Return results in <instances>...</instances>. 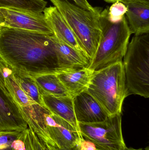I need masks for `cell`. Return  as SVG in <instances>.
<instances>
[{"label":"cell","mask_w":149,"mask_h":150,"mask_svg":"<svg viewBox=\"0 0 149 150\" xmlns=\"http://www.w3.org/2000/svg\"><path fill=\"white\" fill-rule=\"evenodd\" d=\"M42 95L43 104L45 107L79 130L78 122L74 113L73 98L69 96L57 97L43 92Z\"/></svg>","instance_id":"14"},{"label":"cell","mask_w":149,"mask_h":150,"mask_svg":"<svg viewBox=\"0 0 149 150\" xmlns=\"http://www.w3.org/2000/svg\"><path fill=\"white\" fill-rule=\"evenodd\" d=\"M56 40L54 34L1 26L0 57L15 72L31 77L73 69L60 66Z\"/></svg>","instance_id":"1"},{"label":"cell","mask_w":149,"mask_h":150,"mask_svg":"<svg viewBox=\"0 0 149 150\" xmlns=\"http://www.w3.org/2000/svg\"><path fill=\"white\" fill-rule=\"evenodd\" d=\"M109 7L100 14L101 34L97 51L88 67L99 71L113 64L122 62L132 34L126 16L113 23L108 17Z\"/></svg>","instance_id":"2"},{"label":"cell","mask_w":149,"mask_h":150,"mask_svg":"<svg viewBox=\"0 0 149 150\" xmlns=\"http://www.w3.org/2000/svg\"><path fill=\"white\" fill-rule=\"evenodd\" d=\"M86 91L109 116L121 114L123 101L128 96L123 62L94 71Z\"/></svg>","instance_id":"5"},{"label":"cell","mask_w":149,"mask_h":150,"mask_svg":"<svg viewBox=\"0 0 149 150\" xmlns=\"http://www.w3.org/2000/svg\"><path fill=\"white\" fill-rule=\"evenodd\" d=\"M59 150H77L75 148L71 149H59Z\"/></svg>","instance_id":"28"},{"label":"cell","mask_w":149,"mask_h":150,"mask_svg":"<svg viewBox=\"0 0 149 150\" xmlns=\"http://www.w3.org/2000/svg\"><path fill=\"white\" fill-rule=\"evenodd\" d=\"M78 6L87 9H91L93 7L88 2L87 0H71Z\"/></svg>","instance_id":"23"},{"label":"cell","mask_w":149,"mask_h":150,"mask_svg":"<svg viewBox=\"0 0 149 150\" xmlns=\"http://www.w3.org/2000/svg\"><path fill=\"white\" fill-rule=\"evenodd\" d=\"M54 150H59V149H57V148H56Z\"/></svg>","instance_id":"29"},{"label":"cell","mask_w":149,"mask_h":150,"mask_svg":"<svg viewBox=\"0 0 149 150\" xmlns=\"http://www.w3.org/2000/svg\"><path fill=\"white\" fill-rule=\"evenodd\" d=\"M127 8L125 16L131 33L135 35L149 33V0H123Z\"/></svg>","instance_id":"12"},{"label":"cell","mask_w":149,"mask_h":150,"mask_svg":"<svg viewBox=\"0 0 149 150\" xmlns=\"http://www.w3.org/2000/svg\"><path fill=\"white\" fill-rule=\"evenodd\" d=\"M4 22H5V18H4V16L0 9V27L3 26Z\"/></svg>","instance_id":"25"},{"label":"cell","mask_w":149,"mask_h":150,"mask_svg":"<svg viewBox=\"0 0 149 150\" xmlns=\"http://www.w3.org/2000/svg\"><path fill=\"white\" fill-rule=\"evenodd\" d=\"M128 96L149 97V33L134 35L123 63Z\"/></svg>","instance_id":"6"},{"label":"cell","mask_w":149,"mask_h":150,"mask_svg":"<svg viewBox=\"0 0 149 150\" xmlns=\"http://www.w3.org/2000/svg\"><path fill=\"white\" fill-rule=\"evenodd\" d=\"M81 135L92 143L96 150H125L122 127L121 114L109 116L105 120L95 123L78 122Z\"/></svg>","instance_id":"7"},{"label":"cell","mask_w":149,"mask_h":150,"mask_svg":"<svg viewBox=\"0 0 149 150\" xmlns=\"http://www.w3.org/2000/svg\"><path fill=\"white\" fill-rule=\"evenodd\" d=\"M23 134L24 131H0V150H18Z\"/></svg>","instance_id":"19"},{"label":"cell","mask_w":149,"mask_h":150,"mask_svg":"<svg viewBox=\"0 0 149 150\" xmlns=\"http://www.w3.org/2000/svg\"><path fill=\"white\" fill-rule=\"evenodd\" d=\"M45 0H0V8L15 9L31 13L43 12L47 6Z\"/></svg>","instance_id":"17"},{"label":"cell","mask_w":149,"mask_h":150,"mask_svg":"<svg viewBox=\"0 0 149 150\" xmlns=\"http://www.w3.org/2000/svg\"><path fill=\"white\" fill-rule=\"evenodd\" d=\"M5 18L4 27L47 34H54L43 13L36 14L19 10L0 8Z\"/></svg>","instance_id":"8"},{"label":"cell","mask_w":149,"mask_h":150,"mask_svg":"<svg viewBox=\"0 0 149 150\" xmlns=\"http://www.w3.org/2000/svg\"><path fill=\"white\" fill-rule=\"evenodd\" d=\"M56 47L59 64L65 69L88 67L91 61L74 48L57 38Z\"/></svg>","instance_id":"15"},{"label":"cell","mask_w":149,"mask_h":150,"mask_svg":"<svg viewBox=\"0 0 149 150\" xmlns=\"http://www.w3.org/2000/svg\"><path fill=\"white\" fill-rule=\"evenodd\" d=\"M18 150H38V138L29 127L24 131L22 142Z\"/></svg>","instance_id":"20"},{"label":"cell","mask_w":149,"mask_h":150,"mask_svg":"<svg viewBox=\"0 0 149 150\" xmlns=\"http://www.w3.org/2000/svg\"><path fill=\"white\" fill-rule=\"evenodd\" d=\"M94 71L89 67L73 69L57 74L70 97L74 98L87 89Z\"/></svg>","instance_id":"13"},{"label":"cell","mask_w":149,"mask_h":150,"mask_svg":"<svg viewBox=\"0 0 149 150\" xmlns=\"http://www.w3.org/2000/svg\"><path fill=\"white\" fill-rule=\"evenodd\" d=\"M28 120L30 128L40 140L59 149L75 148L82 138L79 130L44 105L32 104Z\"/></svg>","instance_id":"3"},{"label":"cell","mask_w":149,"mask_h":150,"mask_svg":"<svg viewBox=\"0 0 149 150\" xmlns=\"http://www.w3.org/2000/svg\"><path fill=\"white\" fill-rule=\"evenodd\" d=\"M73 103L78 122H101L109 116L99 103L86 90L73 98Z\"/></svg>","instance_id":"10"},{"label":"cell","mask_w":149,"mask_h":150,"mask_svg":"<svg viewBox=\"0 0 149 150\" xmlns=\"http://www.w3.org/2000/svg\"><path fill=\"white\" fill-rule=\"evenodd\" d=\"M127 11V8L124 4L121 1L113 3L109 7L108 17L113 23L120 21L125 16Z\"/></svg>","instance_id":"21"},{"label":"cell","mask_w":149,"mask_h":150,"mask_svg":"<svg viewBox=\"0 0 149 150\" xmlns=\"http://www.w3.org/2000/svg\"><path fill=\"white\" fill-rule=\"evenodd\" d=\"M125 150H143V149H135L132 148H127V149H126ZM147 150H149L148 147L147 148Z\"/></svg>","instance_id":"27"},{"label":"cell","mask_w":149,"mask_h":150,"mask_svg":"<svg viewBox=\"0 0 149 150\" xmlns=\"http://www.w3.org/2000/svg\"><path fill=\"white\" fill-rule=\"evenodd\" d=\"M104 1L108 3H113L115 2L121 1H123V0H104Z\"/></svg>","instance_id":"26"},{"label":"cell","mask_w":149,"mask_h":150,"mask_svg":"<svg viewBox=\"0 0 149 150\" xmlns=\"http://www.w3.org/2000/svg\"><path fill=\"white\" fill-rule=\"evenodd\" d=\"M33 77L41 92L57 97H70L57 74L40 75Z\"/></svg>","instance_id":"16"},{"label":"cell","mask_w":149,"mask_h":150,"mask_svg":"<svg viewBox=\"0 0 149 150\" xmlns=\"http://www.w3.org/2000/svg\"><path fill=\"white\" fill-rule=\"evenodd\" d=\"M14 72V76L20 88L36 104L43 105L42 92L33 77Z\"/></svg>","instance_id":"18"},{"label":"cell","mask_w":149,"mask_h":150,"mask_svg":"<svg viewBox=\"0 0 149 150\" xmlns=\"http://www.w3.org/2000/svg\"><path fill=\"white\" fill-rule=\"evenodd\" d=\"M13 73V69L0 57V86L8 93V92L6 89L5 80Z\"/></svg>","instance_id":"22"},{"label":"cell","mask_w":149,"mask_h":150,"mask_svg":"<svg viewBox=\"0 0 149 150\" xmlns=\"http://www.w3.org/2000/svg\"><path fill=\"white\" fill-rule=\"evenodd\" d=\"M38 150H54L56 147L46 144L38 138Z\"/></svg>","instance_id":"24"},{"label":"cell","mask_w":149,"mask_h":150,"mask_svg":"<svg viewBox=\"0 0 149 150\" xmlns=\"http://www.w3.org/2000/svg\"><path fill=\"white\" fill-rule=\"evenodd\" d=\"M43 14L57 38L90 60L85 49L55 6L46 7L44 10Z\"/></svg>","instance_id":"11"},{"label":"cell","mask_w":149,"mask_h":150,"mask_svg":"<svg viewBox=\"0 0 149 150\" xmlns=\"http://www.w3.org/2000/svg\"><path fill=\"white\" fill-rule=\"evenodd\" d=\"M50 1L60 12L92 62L101 36L99 17L102 8L87 9L70 0Z\"/></svg>","instance_id":"4"},{"label":"cell","mask_w":149,"mask_h":150,"mask_svg":"<svg viewBox=\"0 0 149 150\" xmlns=\"http://www.w3.org/2000/svg\"><path fill=\"white\" fill-rule=\"evenodd\" d=\"M28 128L17 103L0 86V131L23 132Z\"/></svg>","instance_id":"9"}]
</instances>
